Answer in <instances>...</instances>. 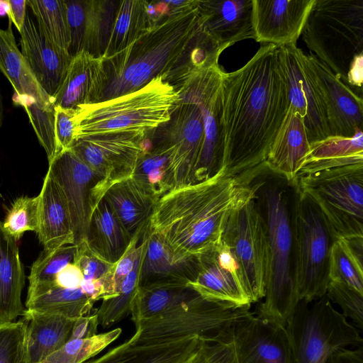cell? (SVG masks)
<instances>
[{"instance_id": "f35d334b", "label": "cell", "mask_w": 363, "mask_h": 363, "mask_svg": "<svg viewBox=\"0 0 363 363\" xmlns=\"http://www.w3.org/2000/svg\"><path fill=\"white\" fill-rule=\"evenodd\" d=\"M363 238H336L330 251V281L341 282L363 295Z\"/></svg>"}, {"instance_id": "d6a6232c", "label": "cell", "mask_w": 363, "mask_h": 363, "mask_svg": "<svg viewBox=\"0 0 363 363\" xmlns=\"http://www.w3.org/2000/svg\"><path fill=\"white\" fill-rule=\"evenodd\" d=\"M94 303L81 288H62L54 281L29 284L25 309L77 320L90 314Z\"/></svg>"}, {"instance_id": "44dd1931", "label": "cell", "mask_w": 363, "mask_h": 363, "mask_svg": "<svg viewBox=\"0 0 363 363\" xmlns=\"http://www.w3.org/2000/svg\"><path fill=\"white\" fill-rule=\"evenodd\" d=\"M19 33L21 53L41 87L52 99L72 57L50 39L28 11Z\"/></svg>"}, {"instance_id": "bcb514c9", "label": "cell", "mask_w": 363, "mask_h": 363, "mask_svg": "<svg viewBox=\"0 0 363 363\" xmlns=\"http://www.w3.org/2000/svg\"><path fill=\"white\" fill-rule=\"evenodd\" d=\"M325 295L338 305L346 318H350L360 330L363 329V295L346 284L330 281Z\"/></svg>"}, {"instance_id": "2e32d148", "label": "cell", "mask_w": 363, "mask_h": 363, "mask_svg": "<svg viewBox=\"0 0 363 363\" xmlns=\"http://www.w3.org/2000/svg\"><path fill=\"white\" fill-rule=\"evenodd\" d=\"M47 173L62 189L69 208L74 244L84 240L91 213L96 206V191L101 178L71 149L48 163Z\"/></svg>"}, {"instance_id": "3957f363", "label": "cell", "mask_w": 363, "mask_h": 363, "mask_svg": "<svg viewBox=\"0 0 363 363\" xmlns=\"http://www.w3.org/2000/svg\"><path fill=\"white\" fill-rule=\"evenodd\" d=\"M201 28L197 0H190L128 47L103 58L104 83L96 102L134 92L165 74Z\"/></svg>"}, {"instance_id": "83f0119b", "label": "cell", "mask_w": 363, "mask_h": 363, "mask_svg": "<svg viewBox=\"0 0 363 363\" xmlns=\"http://www.w3.org/2000/svg\"><path fill=\"white\" fill-rule=\"evenodd\" d=\"M145 247L143 252L140 287L164 282H183L188 284L196 277L199 258L176 261L170 249L147 225L144 230Z\"/></svg>"}, {"instance_id": "f6af8a7d", "label": "cell", "mask_w": 363, "mask_h": 363, "mask_svg": "<svg viewBox=\"0 0 363 363\" xmlns=\"http://www.w3.org/2000/svg\"><path fill=\"white\" fill-rule=\"evenodd\" d=\"M26 354V326L17 322L0 323V363H21Z\"/></svg>"}, {"instance_id": "681fc988", "label": "cell", "mask_w": 363, "mask_h": 363, "mask_svg": "<svg viewBox=\"0 0 363 363\" xmlns=\"http://www.w3.org/2000/svg\"><path fill=\"white\" fill-rule=\"evenodd\" d=\"M70 33L68 52L72 57L83 50L85 23V4L83 0H65Z\"/></svg>"}, {"instance_id": "f546056e", "label": "cell", "mask_w": 363, "mask_h": 363, "mask_svg": "<svg viewBox=\"0 0 363 363\" xmlns=\"http://www.w3.org/2000/svg\"><path fill=\"white\" fill-rule=\"evenodd\" d=\"M28 363H40L63 346L71 337L75 319L25 309Z\"/></svg>"}, {"instance_id": "9f6ffc18", "label": "cell", "mask_w": 363, "mask_h": 363, "mask_svg": "<svg viewBox=\"0 0 363 363\" xmlns=\"http://www.w3.org/2000/svg\"><path fill=\"white\" fill-rule=\"evenodd\" d=\"M8 12H9L8 0L0 1V15L3 16L5 13L7 15Z\"/></svg>"}, {"instance_id": "ba28073f", "label": "cell", "mask_w": 363, "mask_h": 363, "mask_svg": "<svg viewBox=\"0 0 363 363\" xmlns=\"http://www.w3.org/2000/svg\"><path fill=\"white\" fill-rule=\"evenodd\" d=\"M313 302L300 301L286 324L293 363H327L338 350L363 347L359 329L325 294Z\"/></svg>"}, {"instance_id": "4fadbf2b", "label": "cell", "mask_w": 363, "mask_h": 363, "mask_svg": "<svg viewBox=\"0 0 363 363\" xmlns=\"http://www.w3.org/2000/svg\"><path fill=\"white\" fill-rule=\"evenodd\" d=\"M147 133L109 132L74 141L70 149L101 178L96 191L97 203L112 184L132 177Z\"/></svg>"}, {"instance_id": "11a10c76", "label": "cell", "mask_w": 363, "mask_h": 363, "mask_svg": "<svg viewBox=\"0 0 363 363\" xmlns=\"http://www.w3.org/2000/svg\"><path fill=\"white\" fill-rule=\"evenodd\" d=\"M9 20L14 24L18 32L21 31L26 15V0H8Z\"/></svg>"}, {"instance_id": "c3c4849f", "label": "cell", "mask_w": 363, "mask_h": 363, "mask_svg": "<svg viewBox=\"0 0 363 363\" xmlns=\"http://www.w3.org/2000/svg\"><path fill=\"white\" fill-rule=\"evenodd\" d=\"M73 262L81 269L84 279L86 281H103L106 286L107 277L113 264H110L94 255L83 241L77 245Z\"/></svg>"}, {"instance_id": "1f68e13d", "label": "cell", "mask_w": 363, "mask_h": 363, "mask_svg": "<svg viewBox=\"0 0 363 363\" xmlns=\"http://www.w3.org/2000/svg\"><path fill=\"white\" fill-rule=\"evenodd\" d=\"M24 285L25 273L17 241L5 233L0 220V323L13 322L23 315Z\"/></svg>"}, {"instance_id": "277c9868", "label": "cell", "mask_w": 363, "mask_h": 363, "mask_svg": "<svg viewBox=\"0 0 363 363\" xmlns=\"http://www.w3.org/2000/svg\"><path fill=\"white\" fill-rule=\"evenodd\" d=\"M301 35L310 52L362 97L363 0H314Z\"/></svg>"}, {"instance_id": "7c38bea8", "label": "cell", "mask_w": 363, "mask_h": 363, "mask_svg": "<svg viewBox=\"0 0 363 363\" xmlns=\"http://www.w3.org/2000/svg\"><path fill=\"white\" fill-rule=\"evenodd\" d=\"M256 199L255 194L233 211L221 239L235 260L251 304L264 297L267 255V225Z\"/></svg>"}, {"instance_id": "52a82bcc", "label": "cell", "mask_w": 363, "mask_h": 363, "mask_svg": "<svg viewBox=\"0 0 363 363\" xmlns=\"http://www.w3.org/2000/svg\"><path fill=\"white\" fill-rule=\"evenodd\" d=\"M296 189L318 207L333 238H363V163L298 177Z\"/></svg>"}, {"instance_id": "6f0895ef", "label": "cell", "mask_w": 363, "mask_h": 363, "mask_svg": "<svg viewBox=\"0 0 363 363\" xmlns=\"http://www.w3.org/2000/svg\"><path fill=\"white\" fill-rule=\"evenodd\" d=\"M3 122V103H2V98L0 91V128L1 127Z\"/></svg>"}, {"instance_id": "6da1fadb", "label": "cell", "mask_w": 363, "mask_h": 363, "mask_svg": "<svg viewBox=\"0 0 363 363\" xmlns=\"http://www.w3.org/2000/svg\"><path fill=\"white\" fill-rule=\"evenodd\" d=\"M223 169L230 176L256 174L289 109L278 46L266 44L221 81Z\"/></svg>"}, {"instance_id": "ee69618b", "label": "cell", "mask_w": 363, "mask_h": 363, "mask_svg": "<svg viewBox=\"0 0 363 363\" xmlns=\"http://www.w3.org/2000/svg\"><path fill=\"white\" fill-rule=\"evenodd\" d=\"M76 250L75 244L53 250H43L31 266L29 284L54 281L56 275L73 262Z\"/></svg>"}, {"instance_id": "8fae6325", "label": "cell", "mask_w": 363, "mask_h": 363, "mask_svg": "<svg viewBox=\"0 0 363 363\" xmlns=\"http://www.w3.org/2000/svg\"><path fill=\"white\" fill-rule=\"evenodd\" d=\"M224 72L216 64L182 72L169 82L179 96L198 104L202 113L204 140L193 184L208 179L223 169L221 81Z\"/></svg>"}, {"instance_id": "30bf717a", "label": "cell", "mask_w": 363, "mask_h": 363, "mask_svg": "<svg viewBox=\"0 0 363 363\" xmlns=\"http://www.w3.org/2000/svg\"><path fill=\"white\" fill-rule=\"evenodd\" d=\"M250 307L209 301L198 294L162 314L134 322L133 335L147 344L194 335L220 338L237 320L252 313Z\"/></svg>"}, {"instance_id": "ffe728a7", "label": "cell", "mask_w": 363, "mask_h": 363, "mask_svg": "<svg viewBox=\"0 0 363 363\" xmlns=\"http://www.w3.org/2000/svg\"><path fill=\"white\" fill-rule=\"evenodd\" d=\"M196 278L188 285L203 298L237 306H251L239 277L238 268L223 243L199 257Z\"/></svg>"}, {"instance_id": "b9f144b4", "label": "cell", "mask_w": 363, "mask_h": 363, "mask_svg": "<svg viewBox=\"0 0 363 363\" xmlns=\"http://www.w3.org/2000/svg\"><path fill=\"white\" fill-rule=\"evenodd\" d=\"M122 333L121 328L83 339H72L40 363H84L97 356Z\"/></svg>"}, {"instance_id": "8d00e7d4", "label": "cell", "mask_w": 363, "mask_h": 363, "mask_svg": "<svg viewBox=\"0 0 363 363\" xmlns=\"http://www.w3.org/2000/svg\"><path fill=\"white\" fill-rule=\"evenodd\" d=\"M154 26L148 10V1H121L103 58L121 51Z\"/></svg>"}, {"instance_id": "816d5d0a", "label": "cell", "mask_w": 363, "mask_h": 363, "mask_svg": "<svg viewBox=\"0 0 363 363\" xmlns=\"http://www.w3.org/2000/svg\"><path fill=\"white\" fill-rule=\"evenodd\" d=\"M83 279L81 269L76 264L72 262L56 275L55 283L62 288L75 289L80 288Z\"/></svg>"}, {"instance_id": "d4e9b609", "label": "cell", "mask_w": 363, "mask_h": 363, "mask_svg": "<svg viewBox=\"0 0 363 363\" xmlns=\"http://www.w3.org/2000/svg\"><path fill=\"white\" fill-rule=\"evenodd\" d=\"M104 83L103 58L82 51L72 57L65 77L52 98L53 106L77 109L96 103Z\"/></svg>"}, {"instance_id": "ab89813d", "label": "cell", "mask_w": 363, "mask_h": 363, "mask_svg": "<svg viewBox=\"0 0 363 363\" xmlns=\"http://www.w3.org/2000/svg\"><path fill=\"white\" fill-rule=\"evenodd\" d=\"M145 247L133 269L121 283L118 293L113 297L102 300L100 306L94 309L99 325L102 328H108L130 315L133 300L140 287V272Z\"/></svg>"}, {"instance_id": "f1b7e54d", "label": "cell", "mask_w": 363, "mask_h": 363, "mask_svg": "<svg viewBox=\"0 0 363 363\" xmlns=\"http://www.w3.org/2000/svg\"><path fill=\"white\" fill-rule=\"evenodd\" d=\"M132 239L102 198L94 208L89 221L84 240L88 249L103 261L114 264L126 252Z\"/></svg>"}, {"instance_id": "9a60e30c", "label": "cell", "mask_w": 363, "mask_h": 363, "mask_svg": "<svg viewBox=\"0 0 363 363\" xmlns=\"http://www.w3.org/2000/svg\"><path fill=\"white\" fill-rule=\"evenodd\" d=\"M151 135L170 150L174 189L193 184L204 140L203 116L198 104L179 96L170 119L151 130Z\"/></svg>"}, {"instance_id": "ac0fdd59", "label": "cell", "mask_w": 363, "mask_h": 363, "mask_svg": "<svg viewBox=\"0 0 363 363\" xmlns=\"http://www.w3.org/2000/svg\"><path fill=\"white\" fill-rule=\"evenodd\" d=\"M325 102L330 136L350 138L363 130V99L313 54L306 55Z\"/></svg>"}, {"instance_id": "603a6c76", "label": "cell", "mask_w": 363, "mask_h": 363, "mask_svg": "<svg viewBox=\"0 0 363 363\" xmlns=\"http://www.w3.org/2000/svg\"><path fill=\"white\" fill-rule=\"evenodd\" d=\"M11 25L9 20L8 28H0V70L13 86L18 104L33 105L42 111L52 112V99L41 87L19 50Z\"/></svg>"}, {"instance_id": "d6986e66", "label": "cell", "mask_w": 363, "mask_h": 363, "mask_svg": "<svg viewBox=\"0 0 363 363\" xmlns=\"http://www.w3.org/2000/svg\"><path fill=\"white\" fill-rule=\"evenodd\" d=\"M314 0H252L255 40L277 46L296 44Z\"/></svg>"}, {"instance_id": "7402d4cb", "label": "cell", "mask_w": 363, "mask_h": 363, "mask_svg": "<svg viewBox=\"0 0 363 363\" xmlns=\"http://www.w3.org/2000/svg\"><path fill=\"white\" fill-rule=\"evenodd\" d=\"M203 28L223 51L235 43L255 39L252 0L198 1Z\"/></svg>"}, {"instance_id": "f907efd6", "label": "cell", "mask_w": 363, "mask_h": 363, "mask_svg": "<svg viewBox=\"0 0 363 363\" xmlns=\"http://www.w3.org/2000/svg\"><path fill=\"white\" fill-rule=\"evenodd\" d=\"M54 109V133L57 155L70 149L74 141L76 109L60 106H55Z\"/></svg>"}, {"instance_id": "60d3db41", "label": "cell", "mask_w": 363, "mask_h": 363, "mask_svg": "<svg viewBox=\"0 0 363 363\" xmlns=\"http://www.w3.org/2000/svg\"><path fill=\"white\" fill-rule=\"evenodd\" d=\"M35 19L50 38L58 46L68 51L70 33L65 0H28Z\"/></svg>"}, {"instance_id": "680465c9", "label": "cell", "mask_w": 363, "mask_h": 363, "mask_svg": "<svg viewBox=\"0 0 363 363\" xmlns=\"http://www.w3.org/2000/svg\"><path fill=\"white\" fill-rule=\"evenodd\" d=\"M21 363H28L27 359H26V354L24 359L21 362Z\"/></svg>"}, {"instance_id": "836d02e7", "label": "cell", "mask_w": 363, "mask_h": 363, "mask_svg": "<svg viewBox=\"0 0 363 363\" xmlns=\"http://www.w3.org/2000/svg\"><path fill=\"white\" fill-rule=\"evenodd\" d=\"M150 131L143 143V152L132 177L157 200L174 189L171 167L170 150L154 138Z\"/></svg>"}, {"instance_id": "4dcf8cb0", "label": "cell", "mask_w": 363, "mask_h": 363, "mask_svg": "<svg viewBox=\"0 0 363 363\" xmlns=\"http://www.w3.org/2000/svg\"><path fill=\"white\" fill-rule=\"evenodd\" d=\"M103 198L131 238L143 231L157 201L132 177L112 184Z\"/></svg>"}, {"instance_id": "5bb4252c", "label": "cell", "mask_w": 363, "mask_h": 363, "mask_svg": "<svg viewBox=\"0 0 363 363\" xmlns=\"http://www.w3.org/2000/svg\"><path fill=\"white\" fill-rule=\"evenodd\" d=\"M278 59L289 108L302 118L310 144L330 137L323 97L306 54L296 44L281 45Z\"/></svg>"}, {"instance_id": "74e56055", "label": "cell", "mask_w": 363, "mask_h": 363, "mask_svg": "<svg viewBox=\"0 0 363 363\" xmlns=\"http://www.w3.org/2000/svg\"><path fill=\"white\" fill-rule=\"evenodd\" d=\"M121 1L85 0L83 50L103 58L111 38Z\"/></svg>"}, {"instance_id": "7bdbcfd3", "label": "cell", "mask_w": 363, "mask_h": 363, "mask_svg": "<svg viewBox=\"0 0 363 363\" xmlns=\"http://www.w3.org/2000/svg\"><path fill=\"white\" fill-rule=\"evenodd\" d=\"M39 225V196L16 198L2 222L5 233L18 241L27 231L37 233Z\"/></svg>"}, {"instance_id": "7dc6e473", "label": "cell", "mask_w": 363, "mask_h": 363, "mask_svg": "<svg viewBox=\"0 0 363 363\" xmlns=\"http://www.w3.org/2000/svg\"><path fill=\"white\" fill-rule=\"evenodd\" d=\"M183 363H237L233 344L229 339L201 337L196 350Z\"/></svg>"}, {"instance_id": "4316f807", "label": "cell", "mask_w": 363, "mask_h": 363, "mask_svg": "<svg viewBox=\"0 0 363 363\" xmlns=\"http://www.w3.org/2000/svg\"><path fill=\"white\" fill-rule=\"evenodd\" d=\"M310 145L302 118L289 108L264 164L270 172L294 184Z\"/></svg>"}, {"instance_id": "cb8c5ba5", "label": "cell", "mask_w": 363, "mask_h": 363, "mask_svg": "<svg viewBox=\"0 0 363 363\" xmlns=\"http://www.w3.org/2000/svg\"><path fill=\"white\" fill-rule=\"evenodd\" d=\"M200 336H185L155 343H142L133 335L98 357L84 363H183L199 345Z\"/></svg>"}, {"instance_id": "484cf974", "label": "cell", "mask_w": 363, "mask_h": 363, "mask_svg": "<svg viewBox=\"0 0 363 363\" xmlns=\"http://www.w3.org/2000/svg\"><path fill=\"white\" fill-rule=\"evenodd\" d=\"M39 196V225L36 233L43 250L74 244L70 211L58 184L46 173Z\"/></svg>"}, {"instance_id": "f5cc1de1", "label": "cell", "mask_w": 363, "mask_h": 363, "mask_svg": "<svg viewBox=\"0 0 363 363\" xmlns=\"http://www.w3.org/2000/svg\"><path fill=\"white\" fill-rule=\"evenodd\" d=\"M99 326L96 312L77 318L73 325L69 340L83 339L92 337L97 334Z\"/></svg>"}, {"instance_id": "db71d44e", "label": "cell", "mask_w": 363, "mask_h": 363, "mask_svg": "<svg viewBox=\"0 0 363 363\" xmlns=\"http://www.w3.org/2000/svg\"><path fill=\"white\" fill-rule=\"evenodd\" d=\"M327 363H363V347L338 350L330 356Z\"/></svg>"}, {"instance_id": "7a4b0ae2", "label": "cell", "mask_w": 363, "mask_h": 363, "mask_svg": "<svg viewBox=\"0 0 363 363\" xmlns=\"http://www.w3.org/2000/svg\"><path fill=\"white\" fill-rule=\"evenodd\" d=\"M250 178L222 169L208 179L175 188L157 200L147 227L176 261L214 250L230 214L259 189L250 185Z\"/></svg>"}, {"instance_id": "e0dca14e", "label": "cell", "mask_w": 363, "mask_h": 363, "mask_svg": "<svg viewBox=\"0 0 363 363\" xmlns=\"http://www.w3.org/2000/svg\"><path fill=\"white\" fill-rule=\"evenodd\" d=\"M237 363H293L286 326L251 313L228 330Z\"/></svg>"}, {"instance_id": "d590c367", "label": "cell", "mask_w": 363, "mask_h": 363, "mask_svg": "<svg viewBox=\"0 0 363 363\" xmlns=\"http://www.w3.org/2000/svg\"><path fill=\"white\" fill-rule=\"evenodd\" d=\"M197 294L183 282L157 283L139 287L132 306L131 320L134 323L162 314Z\"/></svg>"}, {"instance_id": "e575fe53", "label": "cell", "mask_w": 363, "mask_h": 363, "mask_svg": "<svg viewBox=\"0 0 363 363\" xmlns=\"http://www.w3.org/2000/svg\"><path fill=\"white\" fill-rule=\"evenodd\" d=\"M358 163H363V130H358L350 138L330 136L311 144L296 179L306 174Z\"/></svg>"}, {"instance_id": "5b68a950", "label": "cell", "mask_w": 363, "mask_h": 363, "mask_svg": "<svg viewBox=\"0 0 363 363\" xmlns=\"http://www.w3.org/2000/svg\"><path fill=\"white\" fill-rule=\"evenodd\" d=\"M264 218L267 255L264 295L254 313L259 318L286 326L299 302L295 282L292 212L284 189H265Z\"/></svg>"}, {"instance_id": "8992f818", "label": "cell", "mask_w": 363, "mask_h": 363, "mask_svg": "<svg viewBox=\"0 0 363 363\" xmlns=\"http://www.w3.org/2000/svg\"><path fill=\"white\" fill-rule=\"evenodd\" d=\"M179 101L174 87L159 76L134 92L76 109L74 140L109 132H149L170 119Z\"/></svg>"}, {"instance_id": "9c48e42d", "label": "cell", "mask_w": 363, "mask_h": 363, "mask_svg": "<svg viewBox=\"0 0 363 363\" xmlns=\"http://www.w3.org/2000/svg\"><path fill=\"white\" fill-rule=\"evenodd\" d=\"M292 220L298 296L299 301L310 303L326 294L330 251L335 238L318 207L297 189Z\"/></svg>"}]
</instances>
